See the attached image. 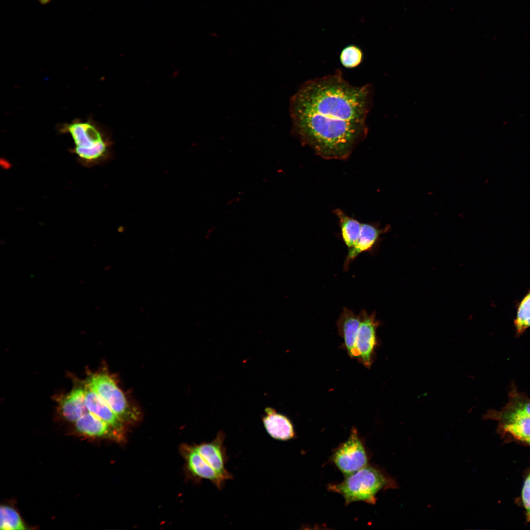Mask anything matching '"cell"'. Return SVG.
<instances>
[{
    "label": "cell",
    "instance_id": "obj_12",
    "mask_svg": "<svg viewBox=\"0 0 530 530\" xmlns=\"http://www.w3.org/2000/svg\"><path fill=\"white\" fill-rule=\"evenodd\" d=\"M85 398L88 411L107 423L122 434L124 423L99 395L88 386L85 389Z\"/></svg>",
    "mask_w": 530,
    "mask_h": 530
},
{
    "label": "cell",
    "instance_id": "obj_2",
    "mask_svg": "<svg viewBox=\"0 0 530 530\" xmlns=\"http://www.w3.org/2000/svg\"><path fill=\"white\" fill-rule=\"evenodd\" d=\"M396 480L381 468L368 464L357 471L345 476L341 482L330 483L328 490L341 494L348 505L363 501L374 504L380 491L396 489Z\"/></svg>",
    "mask_w": 530,
    "mask_h": 530
},
{
    "label": "cell",
    "instance_id": "obj_14",
    "mask_svg": "<svg viewBox=\"0 0 530 530\" xmlns=\"http://www.w3.org/2000/svg\"><path fill=\"white\" fill-rule=\"evenodd\" d=\"M61 411L66 420L74 422L88 412L85 398V390L77 388L64 397L60 403Z\"/></svg>",
    "mask_w": 530,
    "mask_h": 530
},
{
    "label": "cell",
    "instance_id": "obj_8",
    "mask_svg": "<svg viewBox=\"0 0 530 530\" xmlns=\"http://www.w3.org/2000/svg\"><path fill=\"white\" fill-rule=\"evenodd\" d=\"M361 323L360 314L344 307L337 321L339 334L343 338L347 351L351 358L359 357L356 341Z\"/></svg>",
    "mask_w": 530,
    "mask_h": 530
},
{
    "label": "cell",
    "instance_id": "obj_15",
    "mask_svg": "<svg viewBox=\"0 0 530 530\" xmlns=\"http://www.w3.org/2000/svg\"><path fill=\"white\" fill-rule=\"evenodd\" d=\"M505 430L516 438L527 442H530V416L517 407L508 413Z\"/></svg>",
    "mask_w": 530,
    "mask_h": 530
},
{
    "label": "cell",
    "instance_id": "obj_9",
    "mask_svg": "<svg viewBox=\"0 0 530 530\" xmlns=\"http://www.w3.org/2000/svg\"><path fill=\"white\" fill-rule=\"evenodd\" d=\"M265 412L262 421L266 432L272 438L281 441L294 438L293 426L286 416L277 413L271 407L266 408Z\"/></svg>",
    "mask_w": 530,
    "mask_h": 530
},
{
    "label": "cell",
    "instance_id": "obj_10",
    "mask_svg": "<svg viewBox=\"0 0 530 530\" xmlns=\"http://www.w3.org/2000/svg\"><path fill=\"white\" fill-rule=\"evenodd\" d=\"M185 457L188 468L195 477L210 480L219 490L225 481L208 463L195 446L185 448Z\"/></svg>",
    "mask_w": 530,
    "mask_h": 530
},
{
    "label": "cell",
    "instance_id": "obj_11",
    "mask_svg": "<svg viewBox=\"0 0 530 530\" xmlns=\"http://www.w3.org/2000/svg\"><path fill=\"white\" fill-rule=\"evenodd\" d=\"M75 142L76 147L91 149L105 143L94 125L89 121H75L65 127Z\"/></svg>",
    "mask_w": 530,
    "mask_h": 530
},
{
    "label": "cell",
    "instance_id": "obj_13",
    "mask_svg": "<svg viewBox=\"0 0 530 530\" xmlns=\"http://www.w3.org/2000/svg\"><path fill=\"white\" fill-rule=\"evenodd\" d=\"M76 429L80 432L92 437H106L119 440L122 434L109 424L92 414L88 412L76 422Z\"/></svg>",
    "mask_w": 530,
    "mask_h": 530
},
{
    "label": "cell",
    "instance_id": "obj_3",
    "mask_svg": "<svg viewBox=\"0 0 530 530\" xmlns=\"http://www.w3.org/2000/svg\"><path fill=\"white\" fill-rule=\"evenodd\" d=\"M88 386L99 395L123 423L137 420V411L130 405L123 392L107 373L101 372L91 375Z\"/></svg>",
    "mask_w": 530,
    "mask_h": 530
},
{
    "label": "cell",
    "instance_id": "obj_17",
    "mask_svg": "<svg viewBox=\"0 0 530 530\" xmlns=\"http://www.w3.org/2000/svg\"><path fill=\"white\" fill-rule=\"evenodd\" d=\"M0 529L2 530L26 529L18 512L12 507L3 505L0 508Z\"/></svg>",
    "mask_w": 530,
    "mask_h": 530
},
{
    "label": "cell",
    "instance_id": "obj_20",
    "mask_svg": "<svg viewBox=\"0 0 530 530\" xmlns=\"http://www.w3.org/2000/svg\"><path fill=\"white\" fill-rule=\"evenodd\" d=\"M522 499L527 510V518L530 521V475L526 479L523 490Z\"/></svg>",
    "mask_w": 530,
    "mask_h": 530
},
{
    "label": "cell",
    "instance_id": "obj_19",
    "mask_svg": "<svg viewBox=\"0 0 530 530\" xmlns=\"http://www.w3.org/2000/svg\"><path fill=\"white\" fill-rule=\"evenodd\" d=\"M362 52L358 47L352 45L345 47L342 52L340 58L342 64L346 67L357 66L362 60Z\"/></svg>",
    "mask_w": 530,
    "mask_h": 530
},
{
    "label": "cell",
    "instance_id": "obj_4",
    "mask_svg": "<svg viewBox=\"0 0 530 530\" xmlns=\"http://www.w3.org/2000/svg\"><path fill=\"white\" fill-rule=\"evenodd\" d=\"M330 460L344 476L369 464V452L355 427L352 428L347 439L334 450Z\"/></svg>",
    "mask_w": 530,
    "mask_h": 530
},
{
    "label": "cell",
    "instance_id": "obj_6",
    "mask_svg": "<svg viewBox=\"0 0 530 530\" xmlns=\"http://www.w3.org/2000/svg\"><path fill=\"white\" fill-rule=\"evenodd\" d=\"M225 437L224 432L220 431L212 442L203 443L195 446L208 463L226 481L232 479L233 477L227 470L225 466L228 456L224 445Z\"/></svg>",
    "mask_w": 530,
    "mask_h": 530
},
{
    "label": "cell",
    "instance_id": "obj_22",
    "mask_svg": "<svg viewBox=\"0 0 530 530\" xmlns=\"http://www.w3.org/2000/svg\"><path fill=\"white\" fill-rule=\"evenodd\" d=\"M528 444H529L530 445V442H529V443H528Z\"/></svg>",
    "mask_w": 530,
    "mask_h": 530
},
{
    "label": "cell",
    "instance_id": "obj_16",
    "mask_svg": "<svg viewBox=\"0 0 530 530\" xmlns=\"http://www.w3.org/2000/svg\"><path fill=\"white\" fill-rule=\"evenodd\" d=\"M333 212L339 220L343 241L348 247H353L360 236L362 223L349 216L342 210L336 209Z\"/></svg>",
    "mask_w": 530,
    "mask_h": 530
},
{
    "label": "cell",
    "instance_id": "obj_7",
    "mask_svg": "<svg viewBox=\"0 0 530 530\" xmlns=\"http://www.w3.org/2000/svg\"><path fill=\"white\" fill-rule=\"evenodd\" d=\"M389 229V226L380 228L376 225L362 223L357 241L353 247L348 249L344 263V270L347 271L350 263L360 254L371 250L377 244L381 235L388 232Z\"/></svg>",
    "mask_w": 530,
    "mask_h": 530
},
{
    "label": "cell",
    "instance_id": "obj_1",
    "mask_svg": "<svg viewBox=\"0 0 530 530\" xmlns=\"http://www.w3.org/2000/svg\"><path fill=\"white\" fill-rule=\"evenodd\" d=\"M372 92L338 72L306 81L290 100L292 134L324 159H346L368 133Z\"/></svg>",
    "mask_w": 530,
    "mask_h": 530
},
{
    "label": "cell",
    "instance_id": "obj_5",
    "mask_svg": "<svg viewBox=\"0 0 530 530\" xmlns=\"http://www.w3.org/2000/svg\"><path fill=\"white\" fill-rule=\"evenodd\" d=\"M361 323L356 341V347L361 362L370 368L375 346L377 344L376 329L379 321L375 318V311L368 314L365 310L359 313Z\"/></svg>",
    "mask_w": 530,
    "mask_h": 530
},
{
    "label": "cell",
    "instance_id": "obj_21",
    "mask_svg": "<svg viewBox=\"0 0 530 530\" xmlns=\"http://www.w3.org/2000/svg\"><path fill=\"white\" fill-rule=\"evenodd\" d=\"M522 411L530 416V401L520 404L517 407Z\"/></svg>",
    "mask_w": 530,
    "mask_h": 530
},
{
    "label": "cell",
    "instance_id": "obj_18",
    "mask_svg": "<svg viewBox=\"0 0 530 530\" xmlns=\"http://www.w3.org/2000/svg\"><path fill=\"white\" fill-rule=\"evenodd\" d=\"M515 325L519 333L530 327V292L524 298L519 306Z\"/></svg>",
    "mask_w": 530,
    "mask_h": 530
}]
</instances>
